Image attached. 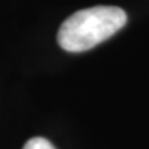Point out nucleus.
Masks as SVG:
<instances>
[{
    "label": "nucleus",
    "mask_w": 149,
    "mask_h": 149,
    "mask_svg": "<svg viewBox=\"0 0 149 149\" xmlns=\"http://www.w3.org/2000/svg\"><path fill=\"white\" fill-rule=\"evenodd\" d=\"M127 22L126 13L113 6H97L74 13L58 31V44L69 53H81L119 32Z\"/></svg>",
    "instance_id": "obj_1"
},
{
    "label": "nucleus",
    "mask_w": 149,
    "mask_h": 149,
    "mask_svg": "<svg viewBox=\"0 0 149 149\" xmlns=\"http://www.w3.org/2000/svg\"><path fill=\"white\" fill-rule=\"evenodd\" d=\"M24 149H55V148L46 138H43V137H35V138H31L26 144L24 145Z\"/></svg>",
    "instance_id": "obj_2"
}]
</instances>
